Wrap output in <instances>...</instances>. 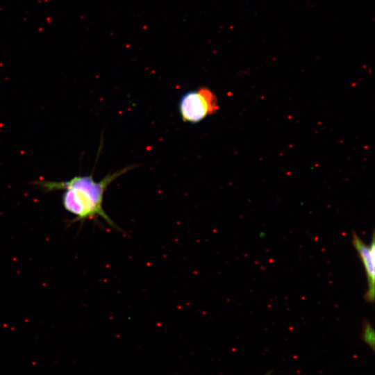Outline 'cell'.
Listing matches in <instances>:
<instances>
[{"mask_svg":"<svg viewBox=\"0 0 375 375\" xmlns=\"http://www.w3.org/2000/svg\"><path fill=\"white\" fill-rule=\"evenodd\" d=\"M352 243L358 252L365 269L367 290L364 298L365 301L373 303L374 301V283H375V244L374 234H372L370 245L366 244L355 233L352 235Z\"/></svg>","mask_w":375,"mask_h":375,"instance_id":"obj_3","label":"cell"},{"mask_svg":"<svg viewBox=\"0 0 375 375\" xmlns=\"http://www.w3.org/2000/svg\"><path fill=\"white\" fill-rule=\"evenodd\" d=\"M363 338L364 340L369 344H374V330L369 323L365 322L363 328Z\"/></svg>","mask_w":375,"mask_h":375,"instance_id":"obj_4","label":"cell"},{"mask_svg":"<svg viewBox=\"0 0 375 375\" xmlns=\"http://www.w3.org/2000/svg\"><path fill=\"white\" fill-rule=\"evenodd\" d=\"M133 167L128 166L110 173L99 181L94 180L92 173L90 175L75 176L67 181L39 180L33 183L45 192L63 190L62 204L66 211L75 217L73 222L101 217L110 226L117 228L103 209L104 193L112 181Z\"/></svg>","mask_w":375,"mask_h":375,"instance_id":"obj_1","label":"cell"},{"mask_svg":"<svg viewBox=\"0 0 375 375\" xmlns=\"http://www.w3.org/2000/svg\"><path fill=\"white\" fill-rule=\"evenodd\" d=\"M178 108L184 122L196 124L215 113L219 105L214 92L201 87L185 93L180 99Z\"/></svg>","mask_w":375,"mask_h":375,"instance_id":"obj_2","label":"cell"}]
</instances>
